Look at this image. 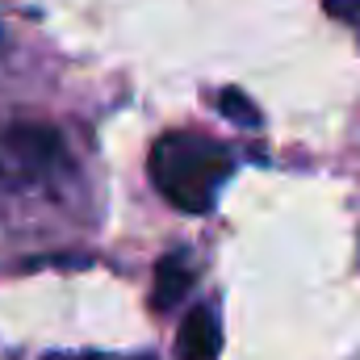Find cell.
<instances>
[{"instance_id": "cell-1", "label": "cell", "mask_w": 360, "mask_h": 360, "mask_svg": "<svg viewBox=\"0 0 360 360\" xmlns=\"http://www.w3.org/2000/svg\"><path fill=\"white\" fill-rule=\"evenodd\" d=\"M147 168H151L155 188L180 214H210L222 180L235 172V155L226 143H214L193 130H176V134L155 139Z\"/></svg>"}, {"instance_id": "cell-2", "label": "cell", "mask_w": 360, "mask_h": 360, "mask_svg": "<svg viewBox=\"0 0 360 360\" xmlns=\"http://www.w3.org/2000/svg\"><path fill=\"white\" fill-rule=\"evenodd\" d=\"M63 168V143L46 126H13L0 134V180L38 184Z\"/></svg>"}, {"instance_id": "cell-3", "label": "cell", "mask_w": 360, "mask_h": 360, "mask_svg": "<svg viewBox=\"0 0 360 360\" xmlns=\"http://www.w3.org/2000/svg\"><path fill=\"white\" fill-rule=\"evenodd\" d=\"M222 352V327L210 306H193L176 331V356L180 360H218Z\"/></svg>"}, {"instance_id": "cell-4", "label": "cell", "mask_w": 360, "mask_h": 360, "mask_svg": "<svg viewBox=\"0 0 360 360\" xmlns=\"http://www.w3.org/2000/svg\"><path fill=\"white\" fill-rule=\"evenodd\" d=\"M193 289V260L184 252H168L155 264V285H151V306L155 310H172L180 306V297Z\"/></svg>"}, {"instance_id": "cell-5", "label": "cell", "mask_w": 360, "mask_h": 360, "mask_svg": "<svg viewBox=\"0 0 360 360\" xmlns=\"http://www.w3.org/2000/svg\"><path fill=\"white\" fill-rule=\"evenodd\" d=\"M218 109H222L235 126H260L256 105H252V101H248L239 89H222V92H218Z\"/></svg>"}, {"instance_id": "cell-6", "label": "cell", "mask_w": 360, "mask_h": 360, "mask_svg": "<svg viewBox=\"0 0 360 360\" xmlns=\"http://www.w3.org/2000/svg\"><path fill=\"white\" fill-rule=\"evenodd\" d=\"M51 360H101V356H51Z\"/></svg>"}]
</instances>
